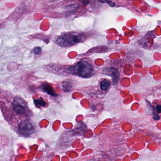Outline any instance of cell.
<instances>
[{"label": "cell", "instance_id": "obj_1", "mask_svg": "<svg viewBox=\"0 0 161 161\" xmlns=\"http://www.w3.org/2000/svg\"><path fill=\"white\" fill-rule=\"evenodd\" d=\"M86 36L81 33L70 32L60 36L57 40V44L62 47H68L85 41Z\"/></svg>", "mask_w": 161, "mask_h": 161}, {"label": "cell", "instance_id": "obj_2", "mask_svg": "<svg viewBox=\"0 0 161 161\" xmlns=\"http://www.w3.org/2000/svg\"><path fill=\"white\" fill-rule=\"evenodd\" d=\"M69 71L74 75L83 78H89L93 74V69L91 65L86 61H80L75 65L69 68Z\"/></svg>", "mask_w": 161, "mask_h": 161}, {"label": "cell", "instance_id": "obj_3", "mask_svg": "<svg viewBox=\"0 0 161 161\" xmlns=\"http://www.w3.org/2000/svg\"><path fill=\"white\" fill-rule=\"evenodd\" d=\"M13 108L15 112L19 115H26L29 112L27 103L20 97H16L13 100Z\"/></svg>", "mask_w": 161, "mask_h": 161}, {"label": "cell", "instance_id": "obj_4", "mask_svg": "<svg viewBox=\"0 0 161 161\" xmlns=\"http://www.w3.org/2000/svg\"><path fill=\"white\" fill-rule=\"evenodd\" d=\"M18 132L26 137H29L35 132V127L32 123L29 120L21 121L18 125Z\"/></svg>", "mask_w": 161, "mask_h": 161}, {"label": "cell", "instance_id": "obj_5", "mask_svg": "<svg viewBox=\"0 0 161 161\" xmlns=\"http://www.w3.org/2000/svg\"><path fill=\"white\" fill-rule=\"evenodd\" d=\"M105 73L106 75L111 76L112 78V83L113 85H116L119 80L120 74L117 70L114 68H110L106 69L105 71Z\"/></svg>", "mask_w": 161, "mask_h": 161}, {"label": "cell", "instance_id": "obj_6", "mask_svg": "<svg viewBox=\"0 0 161 161\" xmlns=\"http://www.w3.org/2000/svg\"><path fill=\"white\" fill-rule=\"evenodd\" d=\"M42 89L45 91L46 92L47 94L53 96V97H56L58 95L56 94L55 93V92H54V90L53 89L52 86H50L49 85H47L46 84H44L42 85Z\"/></svg>", "mask_w": 161, "mask_h": 161}, {"label": "cell", "instance_id": "obj_7", "mask_svg": "<svg viewBox=\"0 0 161 161\" xmlns=\"http://www.w3.org/2000/svg\"><path fill=\"white\" fill-rule=\"evenodd\" d=\"M111 86V82L107 79H103L100 83L101 89L103 91H106Z\"/></svg>", "mask_w": 161, "mask_h": 161}, {"label": "cell", "instance_id": "obj_8", "mask_svg": "<svg viewBox=\"0 0 161 161\" xmlns=\"http://www.w3.org/2000/svg\"><path fill=\"white\" fill-rule=\"evenodd\" d=\"M34 103L35 105L38 107V106H41V107H44L46 106V102L42 99V98H40V99L35 100L34 101Z\"/></svg>", "mask_w": 161, "mask_h": 161}, {"label": "cell", "instance_id": "obj_9", "mask_svg": "<svg viewBox=\"0 0 161 161\" xmlns=\"http://www.w3.org/2000/svg\"><path fill=\"white\" fill-rule=\"evenodd\" d=\"M34 52L35 54H40L42 53V49L40 47H36L34 49Z\"/></svg>", "mask_w": 161, "mask_h": 161}, {"label": "cell", "instance_id": "obj_10", "mask_svg": "<svg viewBox=\"0 0 161 161\" xmlns=\"http://www.w3.org/2000/svg\"><path fill=\"white\" fill-rule=\"evenodd\" d=\"M156 110H157V112L158 113H160L161 112V106L160 105H157L156 106Z\"/></svg>", "mask_w": 161, "mask_h": 161}]
</instances>
